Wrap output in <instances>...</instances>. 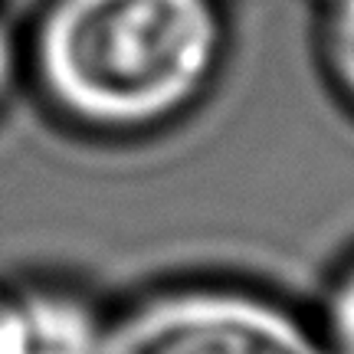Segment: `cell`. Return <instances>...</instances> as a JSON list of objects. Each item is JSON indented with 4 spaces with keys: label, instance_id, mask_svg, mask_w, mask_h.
I'll list each match as a JSON object with an SVG mask.
<instances>
[{
    "label": "cell",
    "instance_id": "1",
    "mask_svg": "<svg viewBox=\"0 0 354 354\" xmlns=\"http://www.w3.org/2000/svg\"><path fill=\"white\" fill-rule=\"evenodd\" d=\"M43 109L88 138H148L210 92L227 56L223 0H43L20 37Z\"/></svg>",
    "mask_w": 354,
    "mask_h": 354
},
{
    "label": "cell",
    "instance_id": "2",
    "mask_svg": "<svg viewBox=\"0 0 354 354\" xmlns=\"http://www.w3.org/2000/svg\"><path fill=\"white\" fill-rule=\"evenodd\" d=\"M105 354H335L318 322L236 282H177L109 315Z\"/></svg>",
    "mask_w": 354,
    "mask_h": 354
},
{
    "label": "cell",
    "instance_id": "3",
    "mask_svg": "<svg viewBox=\"0 0 354 354\" xmlns=\"http://www.w3.org/2000/svg\"><path fill=\"white\" fill-rule=\"evenodd\" d=\"M109 315L76 286L0 282V354H105Z\"/></svg>",
    "mask_w": 354,
    "mask_h": 354
},
{
    "label": "cell",
    "instance_id": "4",
    "mask_svg": "<svg viewBox=\"0 0 354 354\" xmlns=\"http://www.w3.org/2000/svg\"><path fill=\"white\" fill-rule=\"evenodd\" d=\"M318 56L325 76L354 112V0H315Z\"/></svg>",
    "mask_w": 354,
    "mask_h": 354
},
{
    "label": "cell",
    "instance_id": "5",
    "mask_svg": "<svg viewBox=\"0 0 354 354\" xmlns=\"http://www.w3.org/2000/svg\"><path fill=\"white\" fill-rule=\"evenodd\" d=\"M335 354H354V259L338 269L325 295V318L318 322Z\"/></svg>",
    "mask_w": 354,
    "mask_h": 354
},
{
    "label": "cell",
    "instance_id": "6",
    "mask_svg": "<svg viewBox=\"0 0 354 354\" xmlns=\"http://www.w3.org/2000/svg\"><path fill=\"white\" fill-rule=\"evenodd\" d=\"M24 79V53H20V37L0 20V112L13 99V88Z\"/></svg>",
    "mask_w": 354,
    "mask_h": 354
}]
</instances>
